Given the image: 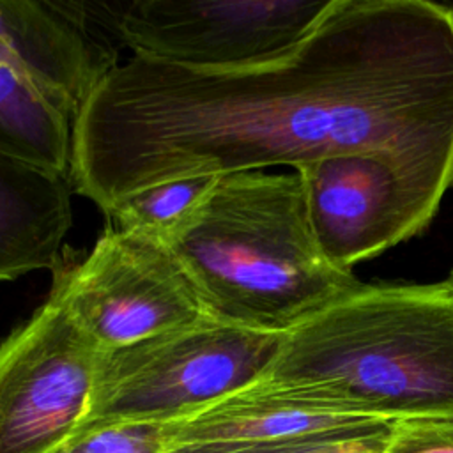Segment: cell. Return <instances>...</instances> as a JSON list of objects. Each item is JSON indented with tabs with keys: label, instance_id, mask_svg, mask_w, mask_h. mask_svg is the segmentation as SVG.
Listing matches in <instances>:
<instances>
[{
	"label": "cell",
	"instance_id": "11",
	"mask_svg": "<svg viewBox=\"0 0 453 453\" xmlns=\"http://www.w3.org/2000/svg\"><path fill=\"white\" fill-rule=\"evenodd\" d=\"M365 421H372V418L320 412L255 384L184 419L173 448L283 441Z\"/></svg>",
	"mask_w": 453,
	"mask_h": 453
},
{
	"label": "cell",
	"instance_id": "2",
	"mask_svg": "<svg viewBox=\"0 0 453 453\" xmlns=\"http://www.w3.org/2000/svg\"><path fill=\"white\" fill-rule=\"evenodd\" d=\"M258 386L329 414L451 418L453 290L363 283L285 333Z\"/></svg>",
	"mask_w": 453,
	"mask_h": 453
},
{
	"label": "cell",
	"instance_id": "8",
	"mask_svg": "<svg viewBox=\"0 0 453 453\" xmlns=\"http://www.w3.org/2000/svg\"><path fill=\"white\" fill-rule=\"evenodd\" d=\"M296 172L315 241L345 271L425 230L441 205L375 156L326 157Z\"/></svg>",
	"mask_w": 453,
	"mask_h": 453
},
{
	"label": "cell",
	"instance_id": "5",
	"mask_svg": "<svg viewBox=\"0 0 453 453\" xmlns=\"http://www.w3.org/2000/svg\"><path fill=\"white\" fill-rule=\"evenodd\" d=\"M331 0H134L87 4L134 57L202 71H242L290 55Z\"/></svg>",
	"mask_w": 453,
	"mask_h": 453
},
{
	"label": "cell",
	"instance_id": "17",
	"mask_svg": "<svg viewBox=\"0 0 453 453\" xmlns=\"http://www.w3.org/2000/svg\"><path fill=\"white\" fill-rule=\"evenodd\" d=\"M393 425H388L380 430H375L372 434H365L359 437H352V439H345L334 444H327L322 448H317L310 453H382L386 448V442L391 435Z\"/></svg>",
	"mask_w": 453,
	"mask_h": 453
},
{
	"label": "cell",
	"instance_id": "10",
	"mask_svg": "<svg viewBox=\"0 0 453 453\" xmlns=\"http://www.w3.org/2000/svg\"><path fill=\"white\" fill-rule=\"evenodd\" d=\"M71 193L69 175L0 152V281L58 265Z\"/></svg>",
	"mask_w": 453,
	"mask_h": 453
},
{
	"label": "cell",
	"instance_id": "1",
	"mask_svg": "<svg viewBox=\"0 0 453 453\" xmlns=\"http://www.w3.org/2000/svg\"><path fill=\"white\" fill-rule=\"evenodd\" d=\"M143 131L161 175H226L375 156L442 202L453 186V7L331 0L280 62L157 64Z\"/></svg>",
	"mask_w": 453,
	"mask_h": 453
},
{
	"label": "cell",
	"instance_id": "3",
	"mask_svg": "<svg viewBox=\"0 0 453 453\" xmlns=\"http://www.w3.org/2000/svg\"><path fill=\"white\" fill-rule=\"evenodd\" d=\"M207 315L285 334L363 283L320 251L301 175H219L195 218L168 242Z\"/></svg>",
	"mask_w": 453,
	"mask_h": 453
},
{
	"label": "cell",
	"instance_id": "12",
	"mask_svg": "<svg viewBox=\"0 0 453 453\" xmlns=\"http://www.w3.org/2000/svg\"><path fill=\"white\" fill-rule=\"evenodd\" d=\"M73 117L34 81L0 67V152L69 175Z\"/></svg>",
	"mask_w": 453,
	"mask_h": 453
},
{
	"label": "cell",
	"instance_id": "4",
	"mask_svg": "<svg viewBox=\"0 0 453 453\" xmlns=\"http://www.w3.org/2000/svg\"><path fill=\"white\" fill-rule=\"evenodd\" d=\"M283 334L203 319L99 350L88 412L78 430L119 421H184L258 384Z\"/></svg>",
	"mask_w": 453,
	"mask_h": 453
},
{
	"label": "cell",
	"instance_id": "9",
	"mask_svg": "<svg viewBox=\"0 0 453 453\" xmlns=\"http://www.w3.org/2000/svg\"><path fill=\"white\" fill-rule=\"evenodd\" d=\"M94 27L85 2H0V67L34 81L74 120L120 64Z\"/></svg>",
	"mask_w": 453,
	"mask_h": 453
},
{
	"label": "cell",
	"instance_id": "13",
	"mask_svg": "<svg viewBox=\"0 0 453 453\" xmlns=\"http://www.w3.org/2000/svg\"><path fill=\"white\" fill-rule=\"evenodd\" d=\"M219 175H189L152 184L117 200L104 216L117 228L161 242L173 239L200 211Z\"/></svg>",
	"mask_w": 453,
	"mask_h": 453
},
{
	"label": "cell",
	"instance_id": "7",
	"mask_svg": "<svg viewBox=\"0 0 453 453\" xmlns=\"http://www.w3.org/2000/svg\"><path fill=\"white\" fill-rule=\"evenodd\" d=\"M97 347L48 299L0 343V453H55L83 423Z\"/></svg>",
	"mask_w": 453,
	"mask_h": 453
},
{
	"label": "cell",
	"instance_id": "18",
	"mask_svg": "<svg viewBox=\"0 0 453 453\" xmlns=\"http://www.w3.org/2000/svg\"><path fill=\"white\" fill-rule=\"evenodd\" d=\"M448 285H449V288L453 290V269H451V273H449V276L444 280Z\"/></svg>",
	"mask_w": 453,
	"mask_h": 453
},
{
	"label": "cell",
	"instance_id": "14",
	"mask_svg": "<svg viewBox=\"0 0 453 453\" xmlns=\"http://www.w3.org/2000/svg\"><path fill=\"white\" fill-rule=\"evenodd\" d=\"M182 421H119L78 430L55 453H168Z\"/></svg>",
	"mask_w": 453,
	"mask_h": 453
},
{
	"label": "cell",
	"instance_id": "16",
	"mask_svg": "<svg viewBox=\"0 0 453 453\" xmlns=\"http://www.w3.org/2000/svg\"><path fill=\"white\" fill-rule=\"evenodd\" d=\"M382 453H453V416L395 421Z\"/></svg>",
	"mask_w": 453,
	"mask_h": 453
},
{
	"label": "cell",
	"instance_id": "15",
	"mask_svg": "<svg viewBox=\"0 0 453 453\" xmlns=\"http://www.w3.org/2000/svg\"><path fill=\"white\" fill-rule=\"evenodd\" d=\"M395 421L384 419H372L359 425L327 430L320 434H311L304 437L283 439V441H269V442H248V444H188V446H175L168 453H310L317 448L334 444L345 439L359 437L365 434H372L380 430Z\"/></svg>",
	"mask_w": 453,
	"mask_h": 453
},
{
	"label": "cell",
	"instance_id": "6",
	"mask_svg": "<svg viewBox=\"0 0 453 453\" xmlns=\"http://www.w3.org/2000/svg\"><path fill=\"white\" fill-rule=\"evenodd\" d=\"M50 294L97 350L209 319L168 244L117 226L106 228L83 258L65 262L62 257Z\"/></svg>",
	"mask_w": 453,
	"mask_h": 453
}]
</instances>
